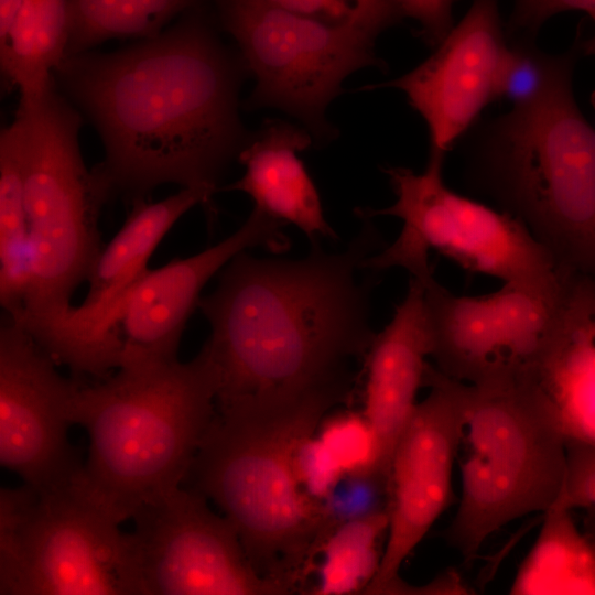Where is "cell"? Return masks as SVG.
<instances>
[{"label": "cell", "instance_id": "cell-24", "mask_svg": "<svg viewBox=\"0 0 595 595\" xmlns=\"http://www.w3.org/2000/svg\"><path fill=\"white\" fill-rule=\"evenodd\" d=\"M388 524L387 507L338 524L321 547L323 560L311 594H363L378 572Z\"/></svg>", "mask_w": 595, "mask_h": 595}, {"label": "cell", "instance_id": "cell-32", "mask_svg": "<svg viewBox=\"0 0 595 595\" xmlns=\"http://www.w3.org/2000/svg\"><path fill=\"white\" fill-rule=\"evenodd\" d=\"M592 20L595 22V17H593ZM577 39L581 47V53L595 57V32L586 40H584L582 36Z\"/></svg>", "mask_w": 595, "mask_h": 595}, {"label": "cell", "instance_id": "cell-17", "mask_svg": "<svg viewBox=\"0 0 595 595\" xmlns=\"http://www.w3.org/2000/svg\"><path fill=\"white\" fill-rule=\"evenodd\" d=\"M432 337L424 302V284L411 278L390 322L376 333L365 359L363 418L369 433L366 467L383 484L398 440L423 386Z\"/></svg>", "mask_w": 595, "mask_h": 595}, {"label": "cell", "instance_id": "cell-1", "mask_svg": "<svg viewBox=\"0 0 595 595\" xmlns=\"http://www.w3.org/2000/svg\"><path fill=\"white\" fill-rule=\"evenodd\" d=\"M246 75L237 50L187 11L126 47L66 56L54 78L100 138L112 196L131 204L164 184L217 192L249 138L239 115Z\"/></svg>", "mask_w": 595, "mask_h": 595}, {"label": "cell", "instance_id": "cell-22", "mask_svg": "<svg viewBox=\"0 0 595 595\" xmlns=\"http://www.w3.org/2000/svg\"><path fill=\"white\" fill-rule=\"evenodd\" d=\"M31 283L29 231L24 205V133L21 118L0 136V303L18 320Z\"/></svg>", "mask_w": 595, "mask_h": 595}, {"label": "cell", "instance_id": "cell-3", "mask_svg": "<svg viewBox=\"0 0 595 595\" xmlns=\"http://www.w3.org/2000/svg\"><path fill=\"white\" fill-rule=\"evenodd\" d=\"M346 399L325 392L281 405H216L182 484L220 509L256 571L290 593L332 531L323 500L301 487L296 458Z\"/></svg>", "mask_w": 595, "mask_h": 595}, {"label": "cell", "instance_id": "cell-27", "mask_svg": "<svg viewBox=\"0 0 595 595\" xmlns=\"http://www.w3.org/2000/svg\"><path fill=\"white\" fill-rule=\"evenodd\" d=\"M326 23L359 29L376 37L403 17L392 0H264Z\"/></svg>", "mask_w": 595, "mask_h": 595}, {"label": "cell", "instance_id": "cell-29", "mask_svg": "<svg viewBox=\"0 0 595 595\" xmlns=\"http://www.w3.org/2000/svg\"><path fill=\"white\" fill-rule=\"evenodd\" d=\"M583 11L595 17V0H515L507 22V34L513 42H530L553 15Z\"/></svg>", "mask_w": 595, "mask_h": 595}, {"label": "cell", "instance_id": "cell-10", "mask_svg": "<svg viewBox=\"0 0 595 595\" xmlns=\"http://www.w3.org/2000/svg\"><path fill=\"white\" fill-rule=\"evenodd\" d=\"M284 226L253 207L229 237L194 256L149 269L97 316L51 328L35 339L77 380L102 379L122 367L177 360L184 327L208 280L250 248L285 251Z\"/></svg>", "mask_w": 595, "mask_h": 595}, {"label": "cell", "instance_id": "cell-21", "mask_svg": "<svg viewBox=\"0 0 595 595\" xmlns=\"http://www.w3.org/2000/svg\"><path fill=\"white\" fill-rule=\"evenodd\" d=\"M67 43L68 0H22L0 41L1 73L19 101L37 99L55 85Z\"/></svg>", "mask_w": 595, "mask_h": 595}, {"label": "cell", "instance_id": "cell-19", "mask_svg": "<svg viewBox=\"0 0 595 595\" xmlns=\"http://www.w3.org/2000/svg\"><path fill=\"white\" fill-rule=\"evenodd\" d=\"M533 381L573 437L595 442V278L567 274Z\"/></svg>", "mask_w": 595, "mask_h": 595}, {"label": "cell", "instance_id": "cell-7", "mask_svg": "<svg viewBox=\"0 0 595 595\" xmlns=\"http://www.w3.org/2000/svg\"><path fill=\"white\" fill-rule=\"evenodd\" d=\"M24 133V205L31 283L23 313L13 320L36 334L71 310L74 291L87 281L102 248L101 208L112 197L95 165L88 169L79 147L84 118L57 89L19 101Z\"/></svg>", "mask_w": 595, "mask_h": 595}, {"label": "cell", "instance_id": "cell-9", "mask_svg": "<svg viewBox=\"0 0 595 595\" xmlns=\"http://www.w3.org/2000/svg\"><path fill=\"white\" fill-rule=\"evenodd\" d=\"M79 472L41 491L1 488V595H141L129 532Z\"/></svg>", "mask_w": 595, "mask_h": 595}, {"label": "cell", "instance_id": "cell-33", "mask_svg": "<svg viewBox=\"0 0 595 595\" xmlns=\"http://www.w3.org/2000/svg\"><path fill=\"white\" fill-rule=\"evenodd\" d=\"M586 532L595 540V510L589 509L585 518Z\"/></svg>", "mask_w": 595, "mask_h": 595}, {"label": "cell", "instance_id": "cell-16", "mask_svg": "<svg viewBox=\"0 0 595 595\" xmlns=\"http://www.w3.org/2000/svg\"><path fill=\"white\" fill-rule=\"evenodd\" d=\"M508 45L498 0H473L425 61L393 80L363 89L402 90L426 123L430 153L445 156L484 108L497 100Z\"/></svg>", "mask_w": 595, "mask_h": 595}, {"label": "cell", "instance_id": "cell-30", "mask_svg": "<svg viewBox=\"0 0 595 595\" xmlns=\"http://www.w3.org/2000/svg\"><path fill=\"white\" fill-rule=\"evenodd\" d=\"M403 18L420 25L418 36L429 46H437L454 26L453 6L457 0H392Z\"/></svg>", "mask_w": 595, "mask_h": 595}, {"label": "cell", "instance_id": "cell-4", "mask_svg": "<svg viewBox=\"0 0 595 595\" xmlns=\"http://www.w3.org/2000/svg\"><path fill=\"white\" fill-rule=\"evenodd\" d=\"M77 381L72 421L88 435L78 478L122 523L182 486L215 413L217 370L204 344L187 361Z\"/></svg>", "mask_w": 595, "mask_h": 595}, {"label": "cell", "instance_id": "cell-15", "mask_svg": "<svg viewBox=\"0 0 595 595\" xmlns=\"http://www.w3.org/2000/svg\"><path fill=\"white\" fill-rule=\"evenodd\" d=\"M22 325L3 314L0 325V463L37 491L82 468L69 442L78 381Z\"/></svg>", "mask_w": 595, "mask_h": 595}, {"label": "cell", "instance_id": "cell-18", "mask_svg": "<svg viewBox=\"0 0 595 595\" xmlns=\"http://www.w3.org/2000/svg\"><path fill=\"white\" fill-rule=\"evenodd\" d=\"M303 126L269 119L249 136L238 154L244 175L223 187L251 197L255 208L301 229L312 242L336 238L327 223L317 188L299 153L313 145Z\"/></svg>", "mask_w": 595, "mask_h": 595}, {"label": "cell", "instance_id": "cell-12", "mask_svg": "<svg viewBox=\"0 0 595 595\" xmlns=\"http://www.w3.org/2000/svg\"><path fill=\"white\" fill-rule=\"evenodd\" d=\"M560 293L504 283L493 293L457 295L433 278L424 285V302L434 367L475 386L530 381Z\"/></svg>", "mask_w": 595, "mask_h": 595}, {"label": "cell", "instance_id": "cell-23", "mask_svg": "<svg viewBox=\"0 0 595 595\" xmlns=\"http://www.w3.org/2000/svg\"><path fill=\"white\" fill-rule=\"evenodd\" d=\"M199 0H68L66 56L115 39H147L162 32Z\"/></svg>", "mask_w": 595, "mask_h": 595}, {"label": "cell", "instance_id": "cell-31", "mask_svg": "<svg viewBox=\"0 0 595 595\" xmlns=\"http://www.w3.org/2000/svg\"><path fill=\"white\" fill-rule=\"evenodd\" d=\"M22 0H0V41L10 30Z\"/></svg>", "mask_w": 595, "mask_h": 595}, {"label": "cell", "instance_id": "cell-20", "mask_svg": "<svg viewBox=\"0 0 595 595\" xmlns=\"http://www.w3.org/2000/svg\"><path fill=\"white\" fill-rule=\"evenodd\" d=\"M215 193L205 186L182 187L158 202L140 198L131 203L122 227L102 246L90 269L84 302L72 306L60 322L40 333L85 323L105 311L149 270L148 261L154 249L185 213L202 205L209 223L214 221Z\"/></svg>", "mask_w": 595, "mask_h": 595}, {"label": "cell", "instance_id": "cell-8", "mask_svg": "<svg viewBox=\"0 0 595 595\" xmlns=\"http://www.w3.org/2000/svg\"><path fill=\"white\" fill-rule=\"evenodd\" d=\"M444 158L430 153L420 173L403 166L382 169L396 202L355 213L359 218L397 217L402 229L392 244L366 258L363 268H402L425 285L434 278L429 253L435 250L469 272L559 293L565 274L550 252L517 217L450 188L443 178Z\"/></svg>", "mask_w": 595, "mask_h": 595}, {"label": "cell", "instance_id": "cell-26", "mask_svg": "<svg viewBox=\"0 0 595 595\" xmlns=\"http://www.w3.org/2000/svg\"><path fill=\"white\" fill-rule=\"evenodd\" d=\"M571 54L548 55L530 42H513L504 57L497 100H507L512 108L528 106L540 99Z\"/></svg>", "mask_w": 595, "mask_h": 595}, {"label": "cell", "instance_id": "cell-11", "mask_svg": "<svg viewBox=\"0 0 595 595\" xmlns=\"http://www.w3.org/2000/svg\"><path fill=\"white\" fill-rule=\"evenodd\" d=\"M224 30L234 39L256 84L245 101L251 110L273 108L300 121L314 141L337 137L326 117L345 79L365 67L385 68L376 36L326 23L264 0H218Z\"/></svg>", "mask_w": 595, "mask_h": 595}, {"label": "cell", "instance_id": "cell-2", "mask_svg": "<svg viewBox=\"0 0 595 595\" xmlns=\"http://www.w3.org/2000/svg\"><path fill=\"white\" fill-rule=\"evenodd\" d=\"M342 252L318 241L298 260L247 250L220 271L197 307L212 329L205 345L218 375L216 405H281L315 394L349 397L353 364L366 359L375 271L363 262L386 245L370 218Z\"/></svg>", "mask_w": 595, "mask_h": 595}, {"label": "cell", "instance_id": "cell-28", "mask_svg": "<svg viewBox=\"0 0 595 595\" xmlns=\"http://www.w3.org/2000/svg\"><path fill=\"white\" fill-rule=\"evenodd\" d=\"M553 506L595 510V442L567 437L564 484Z\"/></svg>", "mask_w": 595, "mask_h": 595}, {"label": "cell", "instance_id": "cell-25", "mask_svg": "<svg viewBox=\"0 0 595 595\" xmlns=\"http://www.w3.org/2000/svg\"><path fill=\"white\" fill-rule=\"evenodd\" d=\"M571 509L553 506L538 542L547 547V589L595 594V541L577 528Z\"/></svg>", "mask_w": 595, "mask_h": 595}, {"label": "cell", "instance_id": "cell-14", "mask_svg": "<svg viewBox=\"0 0 595 595\" xmlns=\"http://www.w3.org/2000/svg\"><path fill=\"white\" fill-rule=\"evenodd\" d=\"M418 402L396 445L389 474V524L377 574L363 594H405L400 570L453 499L463 426V382L428 364Z\"/></svg>", "mask_w": 595, "mask_h": 595}, {"label": "cell", "instance_id": "cell-6", "mask_svg": "<svg viewBox=\"0 0 595 595\" xmlns=\"http://www.w3.org/2000/svg\"><path fill=\"white\" fill-rule=\"evenodd\" d=\"M463 402L461 494L444 538L470 562L501 528L554 505L569 434L559 408L532 381L463 382Z\"/></svg>", "mask_w": 595, "mask_h": 595}, {"label": "cell", "instance_id": "cell-5", "mask_svg": "<svg viewBox=\"0 0 595 595\" xmlns=\"http://www.w3.org/2000/svg\"><path fill=\"white\" fill-rule=\"evenodd\" d=\"M571 54L547 93L486 129L476 182L521 220L565 273L595 278V128L573 94Z\"/></svg>", "mask_w": 595, "mask_h": 595}, {"label": "cell", "instance_id": "cell-13", "mask_svg": "<svg viewBox=\"0 0 595 595\" xmlns=\"http://www.w3.org/2000/svg\"><path fill=\"white\" fill-rule=\"evenodd\" d=\"M129 531L141 595H282L260 575L232 523L180 486L140 508Z\"/></svg>", "mask_w": 595, "mask_h": 595}]
</instances>
